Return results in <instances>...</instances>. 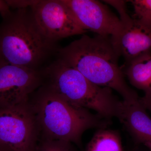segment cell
<instances>
[{
  "label": "cell",
  "instance_id": "6",
  "mask_svg": "<svg viewBox=\"0 0 151 151\" xmlns=\"http://www.w3.org/2000/svg\"><path fill=\"white\" fill-rule=\"evenodd\" d=\"M30 8L41 32L52 42L87 32L62 0H39Z\"/></svg>",
  "mask_w": 151,
  "mask_h": 151
},
{
  "label": "cell",
  "instance_id": "12",
  "mask_svg": "<svg viewBox=\"0 0 151 151\" xmlns=\"http://www.w3.org/2000/svg\"><path fill=\"white\" fill-rule=\"evenodd\" d=\"M86 151H124L120 136L116 131L101 129L93 136Z\"/></svg>",
  "mask_w": 151,
  "mask_h": 151
},
{
  "label": "cell",
  "instance_id": "10",
  "mask_svg": "<svg viewBox=\"0 0 151 151\" xmlns=\"http://www.w3.org/2000/svg\"><path fill=\"white\" fill-rule=\"evenodd\" d=\"M140 101H120L116 117L141 142L151 140V119Z\"/></svg>",
  "mask_w": 151,
  "mask_h": 151
},
{
  "label": "cell",
  "instance_id": "2",
  "mask_svg": "<svg viewBox=\"0 0 151 151\" xmlns=\"http://www.w3.org/2000/svg\"><path fill=\"white\" fill-rule=\"evenodd\" d=\"M39 92L30 104L42 137L79 144L86 130L105 126L102 117L68 102L48 86Z\"/></svg>",
  "mask_w": 151,
  "mask_h": 151
},
{
  "label": "cell",
  "instance_id": "17",
  "mask_svg": "<svg viewBox=\"0 0 151 151\" xmlns=\"http://www.w3.org/2000/svg\"><path fill=\"white\" fill-rule=\"evenodd\" d=\"M140 101L146 110H149L151 113V97L144 96L140 98Z\"/></svg>",
  "mask_w": 151,
  "mask_h": 151
},
{
  "label": "cell",
  "instance_id": "1",
  "mask_svg": "<svg viewBox=\"0 0 151 151\" xmlns=\"http://www.w3.org/2000/svg\"><path fill=\"white\" fill-rule=\"evenodd\" d=\"M120 57L111 37L84 34L60 49L58 60L78 70L93 84L115 90L123 100L139 99L124 78L119 65Z\"/></svg>",
  "mask_w": 151,
  "mask_h": 151
},
{
  "label": "cell",
  "instance_id": "15",
  "mask_svg": "<svg viewBox=\"0 0 151 151\" xmlns=\"http://www.w3.org/2000/svg\"><path fill=\"white\" fill-rule=\"evenodd\" d=\"M10 8L19 9L31 7L38 2V1H6Z\"/></svg>",
  "mask_w": 151,
  "mask_h": 151
},
{
  "label": "cell",
  "instance_id": "3",
  "mask_svg": "<svg viewBox=\"0 0 151 151\" xmlns=\"http://www.w3.org/2000/svg\"><path fill=\"white\" fill-rule=\"evenodd\" d=\"M0 23V61L37 70L54 42L41 32L30 7L19 9L2 17Z\"/></svg>",
  "mask_w": 151,
  "mask_h": 151
},
{
  "label": "cell",
  "instance_id": "14",
  "mask_svg": "<svg viewBox=\"0 0 151 151\" xmlns=\"http://www.w3.org/2000/svg\"><path fill=\"white\" fill-rule=\"evenodd\" d=\"M35 151H74L71 143L65 141L42 137L36 146Z\"/></svg>",
  "mask_w": 151,
  "mask_h": 151
},
{
  "label": "cell",
  "instance_id": "5",
  "mask_svg": "<svg viewBox=\"0 0 151 151\" xmlns=\"http://www.w3.org/2000/svg\"><path fill=\"white\" fill-rule=\"evenodd\" d=\"M39 131L29 102L0 107V146L9 151L35 150Z\"/></svg>",
  "mask_w": 151,
  "mask_h": 151
},
{
  "label": "cell",
  "instance_id": "18",
  "mask_svg": "<svg viewBox=\"0 0 151 151\" xmlns=\"http://www.w3.org/2000/svg\"><path fill=\"white\" fill-rule=\"evenodd\" d=\"M144 145L147 147L148 148L150 149L151 151V140L148 141L144 143H143Z\"/></svg>",
  "mask_w": 151,
  "mask_h": 151
},
{
  "label": "cell",
  "instance_id": "7",
  "mask_svg": "<svg viewBox=\"0 0 151 151\" xmlns=\"http://www.w3.org/2000/svg\"><path fill=\"white\" fill-rule=\"evenodd\" d=\"M126 2L115 1L111 6L120 15L122 27L119 35L111 37L116 51L126 64L139 58L151 54V28L131 17L127 12Z\"/></svg>",
  "mask_w": 151,
  "mask_h": 151
},
{
  "label": "cell",
  "instance_id": "8",
  "mask_svg": "<svg viewBox=\"0 0 151 151\" xmlns=\"http://www.w3.org/2000/svg\"><path fill=\"white\" fill-rule=\"evenodd\" d=\"M41 80L37 70L0 61V107L29 103Z\"/></svg>",
  "mask_w": 151,
  "mask_h": 151
},
{
  "label": "cell",
  "instance_id": "11",
  "mask_svg": "<svg viewBox=\"0 0 151 151\" xmlns=\"http://www.w3.org/2000/svg\"><path fill=\"white\" fill-rule=\"evenodd\" d=\"M127 65L125 74L130 84L151 97V54L139 58Z\"/></svg>",
  "mask_w": 151,
  "mask_h": 151
},
{
  "label": "cell",
  "instance_id": "19",
  "mask_svg": "<svg viewBox=\"0 0 151 151\" xmlns=\"http://www.w3.org/2000/svg\"><path fill=\"white\" fill-rule=\"evenodd\" d=\"M0 151H9L0 146Z\"/></svg>",
  "mask_w": 151,
  "mask_h": 151
},
{
  "label": "cell",
  "instance_id": "9",
  "mask_svg": "<svg viewBox=\"0 0 151 151\" xmlns=\"http://www.w3.org/2000/svg\"><path fill=\"white\" fill-rule=\"evenodd\" d=\"M87 31L116 37L122 27L119 18L107 6L95 0H62Z\"/></svg>",
  "mask_w": 151,
  "mask_h": 151
},
{
  "label": "cell",
  "instance_id": "4",
  "mask_svg": "<svg viewBox=\"0 0 151 151\" xmlns=\"http://www.w3.org/2000/svg\"><path fill=\"white\" fill-rule=\"evenodd\" d=\"M48 86L68 102L97 112L103 118L116 117L120 101L112 89L93 84L75 68L58 60L47 69Z\"/></svg>",
  "mask_w": 151,
  "mask_h": 151
},
{
  "label": "cell",
  "instance_id": "20",
  "mask_svg": "<svg viewBox=\"0 0 151 151\" xmlns=\"http://www.w3.org/2000/svg\"><path fill=\"white\" fill-rule=\"evenodd\" d=\"M33 151H35V150H34Z\"/></svg>",
  "mask_w": 151,
  "mask_h": 151
},
{
  "label": "cell",
  "instance_id": "16",
  "mask_svg": "<svg viewBox=\"0 0 151 151\" xmlns=\"http://www.w3.org/2000/svg\"><path fill=\"white\" fill-rule=\"evenodd\" d=\"M11 11V9L6 1L0 0V14L2 17L9 13Z\"/></svg>",
  "mask_w": 151,
  "mask_h": 151
},
{
  "label": "cell",
  "instance_id": "13",
  "mask_svg": "<svg viewBox=\"0 0 151 151\" xmlns=\"http://www.w3.org/2000/svg\"><path fill=\"white\" fill-rule=\"evenodd\" d=\"M134 9L133 18L141 24L151 28V0H132Z\"/></svg>",
  "mask_w": 151,
  "mask_h": 151
}]
</instances>
